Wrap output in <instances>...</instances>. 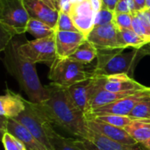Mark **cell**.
I'll use <instances>...</instances> for the list:
<instances>
[{
    "mask_svg": "<svg viewBox=\"0 0 150 150\" xmlns=\"http://www.w3.org/2000/svg\"><path fill=\"white\" fill-rule=\"evenodd\" d=\"M45 87L48 98L40 105L51 123L77 139H86L89 132L86 117L76 105L67 88L53 83Z\"/></svg>",
    "mask_w": 150,
    "mask_h": 150,
    "instance_id": "cell-1",
    "label": "cell"
},
{
    "mask_svg": "<svg viewBox=\"0 0 150 150\" xmlns=\"http://www.w3.org/2000/svg\"><path fill=\"white\" fill-rule=\"evenodd\" d=\"M15 37L3 51L4 64L7 71L17 80L20 89L28 96L29 100L40 104L48 98L47 89L39 79L35 64L18 53L21 42Z\"/></svg>",
    "mask_w": 150,
    "mask_h": 150,
    "instance_id": "cell-2",
    "label": "cell"
},
{
    "mask_svg": "<svg viewBox=\"0 0 150 150\" xmlns=\"http://www.w3.org/2000/svg\"><path fill=\"white\" fill-rule=\"evenodd\" d=\"M124 48L98 50V62L94 67L93 76H106L127 74L132 77L138 62L147 55L144 47L122 52Z\"/></svg>",
    "mask_w": 150,
    "mask_h": 150,
    "instance_id": "cell-3",
    "label": "cell"
},
{
    "mask_svg": "<svg viewBox=\"0 0 150 150\" xmlns=\"http://www.w3.org/2000/svg\"><path fill=\"white\" fill-rule=\"evenodd\" d=\"M30 17L23 0H0L1 51L17 35L26 32Z\"/></svg>",
    "mask_w": 150,
    "mask_h": 150,
    "instance_id": "cell-4",
    "label": "cell"
},
{
    "mask_svg": "<svg viewBox=\"0 0 150 150\" xmlns=\"http://www.w3.org/2000/svg\"><path fill=\"white\" fill-rule=\"evenodd\" d=\"M88 65L70 58L57 57L50 67L48 78L54 84L69 88L79 82L93 77L94 69H89Z\"/></svg>",
    "mask_w": 150,
    "mask_h": 150,
    "instance_id": "cell-5",
    "label": "cell"
},
{
    "mask_svg": "<svg viewBox=\"0 0 150 150\" xmlns=\"http://www.w3.org/2000/svg\"><path fill=\"white\" fill-rule=\"evenodd\" d=\"M14 120L25 127L47 150H53L48 140V134L54 129L53 124L40 104L25 100V109Z\"/></svg>",
    "mask_w": 150,
    "mask_h": 150,
    "instance_id": "cell-6",
    "label": "cell"
},
{
    "mask_svg": "<svg viewBox=\"0 0 150 150\" xmlns=\"http://www.w3.org/2000/svg\"><path fill=\"white\" fill-rule=\"evenodd\" d=\"M18 53L33 63H44L51 67L57 59L55 33L43 39L20 43Z\"/></svg>",
    "mask_w": 150,
    "mask_h": 150,
    "instance_id": "cell-7",
    "label": "cell"
},
{
    "mask_svg": "<svg viewBox=\"0 0 150 150\" xmlns=\"http://www.w3.org/2000/svg\"><path fill=\"white\" fill-rule=\"evenodd\" d=\"M150 95V88L144 91H138L134 94L129 95L127 97H125L116 102H113L112 104L106 105L105 106H102L100 108H98L96 110H93L89 115L86 116V120L97 116H102V115H121V116H128L130 112L133 111V109L135 107V105L143 98Z\"/></svg>",
    "mask_w": 150,
    "mask_h": 150,
    "instance_id": "cell-8",
    "label": "cell"
},
{
    "mask_svg": "<svg viewBox=\"0 0 150 150\" xmlns=\"http://www.w3.org/2000/svg\"><path fill=\"white\" fill-rule=\"evenodd\" d=\"M68 13L78 31L87 38L88 34L94 28L95 17L97 14L91 0H81L71 3Z\"/></svg>",
    "mask_w": 150,
    "mask_h": 150,
    "instance_id": "cell-9",
    "label": "cell"
},
{
    "mask_svg": "<svg viewBox=\"0 0 150 150\" xmlns=\"http://www.w3.org/2000/svg\"><path fill=\"white\" fill-rule=\"evenodd\" d=\"M93 79L98 87L112 92H137L149 88L136 82L127 74L93 76Z\"/></svg>",
    "mask_w": 150,
    "mask_h": 150,
    "instance_id": "cell-10",
    "label": "cell"
},
{
    "mask_svg": "<svg viewBox=\"0 0 150 150\" xmlns=\"http://www.w3.org/2000/svg\"><path fill=\"white\" fill-rule=\"evenodd\" d=\"M87 40L92 43L98 50L122 48L118 42V28L114 23L94 26L88 34Z\"/></svg>",
    "mask_w": 150,
    "mask_h": 150,
    "instance_id": "cell-11",
    "label": "cell"
},
{
    "mask_svg": "<svg viewBox=\"0 0 150 150\" xmlns=\"http://www.w3.org/2000/svg\"><path fill=\"white\" fill-rule=\"evenodd\" d=\"M2 134L7 132L21 142L27 150H47V149L38 141L33 134L22 124L14 119L2 118Z\"/></svg>",
    "mask_w": 150,
    "mask_h": 150,
    "instance_id": "cell-12",
    "label": "cell"
},
{
    "mask_svg": "<svg viewBox=\"0 0 150 150\" xmlns=\"http://www.w3.org/2000/svg\"><path fill=\"white\" fill-rule=\"evenodd\" d=\"M87 40L80 32H55V44L58 58H69Z\"/></svg>",
    "mask_w": 150,
    "mask_h": 150,
    "instance_id": "cell-13",
    "label": "cell"
},
{
    "mask_svg": "<svg viewBox=\"0 0 150 150\" xmlns=\"http://www.w3.org/2000/svg\"><path fill=\"white\" fill-rule=\"evenodd\" d=\"M30 18H34L46 23L51 27H56L59 11L51 8L42 0H23Z\"/></svg>",
    "mask_w": 150,
    "mask_h": 150,
    "instance_id": "cell-14",
    "label": "cell"
},
{
    "mask_svg": "<svg viewBox=\"0 0 150 150\" xmlns=\"http://www.w3.org/2000/svg\"><path fill=\"white\" fill-rule=\"evenodd\" d=\"M94 82L93 77L79 82L69 88H67L72 100L76 105L84 113L85 117L91 112V99L93 91Z\"/></svg>",
    "mask_w": 150,
    "mask_h": 150,
    "instance_id": "cell-15",
    "label": "cell"
},
{
    "mask_svg": "<svg viewBox=\"0 0 150 150\" xmlns=\"http://www.w3.org/2000/svg\"><path fill=\"white\" fill-rule=\"evenodd\" d=\"M87 126L90 129L99 133L105 137L113 140L115 142L128 144V145H134L138 144L127 132L125 128L114 127L104 122L97 121L94 120H87Z\"/></svg>",
    "mask_w": 150,
    "mask_h": 150,
    "instance_id": "cell-16",
    "label": "cell"
},
{
    "mask_svg": "<svg viewBox=\"0 0 150 150\" xmlns=\"http://www.w3.org/2000/svg\"><path fill=\"white\" fill-rule=\"evenodd\" d=\"M25 109V99L18 93L6 89L0 98V114L4 119H15Z\"/></svg>",
    "mask_w": 150,
    "mask_h": 150,
    "instance_id": "cell-17",
    "label": "cell"
},
{
    "mask_svg": "<svg viewBox=\"0 0 150 150\" xmlns=\"http://www.w3.org/2000/svg\"><path fill=\"white\" fill-rule=\"evenodd\" d=\"M83 140L90 142L98 150H147L142 144L138 143L134 145H128L120 143L111 140L90 128L87 138Z\"/></svg>",
    "mask_w": 150,
    "mask_h": 150,
    "instance_id": "cell-18",
    "label": "cell"
},
{
    "mask_svg": "<svg viewBox=\"0 0 150 150\" xmlns=\"http://www.w3.org/2000/svg\"><path fill=\"white\" fill-rule=\"evenodd\" d=\"M48 140L53 150H87L82 139L63 137L56 133L54 129L48 134Z\"/></svg>",
    "mask_w": 150,
    "mask_h": 150,
    "instance_id": "cell-19",
    "label": "cell"
},
{
    "mask_svg": "<svg viewBox=\"0 0 150 150\" xmlns=\"http://www.w3.org/2000/svg\"><path fill=\"white\" fill-rule=\"evenodd\" d=\"M125 129L137 143L143 145L150 140V120H133Z\"/></svg>",
    "mask_w": 150,
    "mask_h": 150,
    "instance_id": "cell-20",
    "label": "cell"
},
{
    "mask_svg": "<svg viewBox=\"0 0 150 150\" xmlns=\"http://www.w3.org/2000/svg\"><path fill=\"white\" fill-rule=\"evenodd\" d=\"M118 42L120 47L124 49L127 47L142 48L148 45L147 41L132 29H118Z\"/></svg>",
    "mask_w": 150,
    "mask_h": 150,
    "instance_id": "cell-21",
    "label": "cell"
},
{
    "mask_svg": "<svg viewBox=\"0 0 150 150\" xmlns=\"http://www.w3.org/2000/svg\"><path fill=\"white\" fill-rule=\"evenodd\" d=\"M98 57V48L87 40L69 58L83 64L91 63Z\"/></svg>",
    "mask_w": 150,
    "mask_h": 150,
    "instance_id": "cell-22",
    "label": "cell"
},
{
    "mask_svg": "<svg viewBox=\"0 0 150 150\" xmlns=\"http://www.w3.org/2000/svg\"><path fill=\"white\" fill-rule=\"evenodd\" d=\"M26 32H28L35 39H43L54 34L56 30L42 21L30 18L27 25Z\"/></svg>",
    "mask_w": 150,
    "mask_h": 150,
    "instance_id": "cell-23",
    "label": "cell"
},
{
    "mask_svg": "<svg viewBox=\"0 0 150 150\" xmlns=\"http://www.w3.org/2000/svg\"><path fill=\"white\" fill-rule=\"evenodd\" d=\"M133 17V30L142 39H144L148 44L150 43V24L147 18L142 11L134 12Z\"/></svg>",
    "mask_w": 150,
    "mask_h": 150,
    "instance_id": "cell-24",
    "label": "cell"
},
{
    "mask_svg": "<svg viewBox=\"0 0 150 150\" xmlns=\"http://www.w3.org/2000/svg\"><path fill=\"white\" fill-rule=\"evenodd\" d=\"M87 120H94L97 121H100V122H104L114 127H121V128H125L126 127H127L131 121L133 120L130 117L128 116H121V115H112V114H109V115H102V116H97V117H93V118H90Z\"/></svg>",
    "mask_w": 150,
    "mask_h": 150,
    "instance_id": "cell-25",
    "label": "cell"
},
{
    "mask_svg": "<svg viewBox=\"0 0 150 150\" xmlns=\"http://www.w3.org/2000/svg\"><path fill=\"white\" fill-rule=\"evenodd\" d=\"M128 117L132 120H150V95L135 105Z\"/></svg>",
    "mask_w": 150,
    "mask_h": 150,
    "instance_id": "cell-26",
    "label": "cell"
},
{
    "mask_svg": "<svg viewBox=\"0 0 150 150\" xmlns=\"http://www.w3.org/2000/svg\"><path fill=\"white\" fill-rule=\"evenodd\" d=\"M56 31H67V32H79L76 27L69 14L66 11H60L57 25L55 27Z\"/></svg>",
    "mask_w": 150,
    "mask_h": 150,
    "instance_id": "cell-27",
    "label": "cell"
},
{
    "mask_svg": "<svg viewBox=\"0 0 150 150\" xmlns=\"http://www.w3.org/2000/svg\"><path fill=\"white\" fill-rule=\"evenodd\" d=\"M115 17V11L109 10L105 7H103L98 12H97L95 17L94 26L104 25L110 23H113Z\"/></svg>",
    "mask_w": 150,
    "mask_h": 150,
    "instance_id": "cell-28",
    "label": "cell"
},
{
    "mask_svg": "<svg viewBox=\"0 0 150 150\" xmlns=\"http://www.w3.org/2000/svg\"><path fill=\"white\" fill-rule=\"evenodd\" d=\"M133 13H116L113 23L119 30L132 29L133 30Z\"/></svg>",
    "mask_w": 150,
    "mask_h": 150,
    "instance_id": "cell-29",
    "label": "cell"
},
{
    "mask_svg": "<svg viewBox=\"0 0 150 150\" xmlns=\"http://www.w3.org/2000/svg\"><path fill=\"white\" fill-rule=\"evenodd\" d=\"M3 134V144L5 150H27L24 144L11 134L4 132Z\"/></svg>",
    "mask_w": 150,
    "mask_h": 150,
    "instance_id": "cell-30",
    "label": "cell"
},
{
    "mask_svg": "<svg viewBox=\"0 0 150 150\" xmlns=\"http://www.w3.org/2000/svg\"><path fill=\"white\" fill-rule=\"evenodd\" d=\"M116 13H134L136 9L133 0H120L116 5L115 11Z\"/></svg>",
    "mask_w": 150,
    "mask_h": 150,
    "instance_id": "cell-31",
    "label": "cell"
},
{
    "mask_svg": "<svg viewBox=\"0 0 150 150\" xmlns=\"http://www.w3.org/2000/svg\"><path fill=\"white\" fill-rule=\"evenodd\" d=\"M120 0H102L103 2V7H105L109 10L115 11L116 5Z\"/></svg>",
    "mask_w": 150,
    "mask_h": 150,
    "instance_id": "cell-32",
    "label": "cell"
},
{
    "mask_svg": "<svg viewBox=\"0 0 150 150\" xmlns=\"http://www.w3.org/2000/svg\"><path fill=\"white\" fill-rule=\"evenodd\" d=\"M136 11H142L146 10V0H133Z\"/></svg>",
    "mask_w": 150,
    "mask_h": 150,
    "instance_id": "cell-33",
    "label": "cell"
},
{
    "mask_svg": "<svg viewBox=\"0 0 150 150\" xmlns=\"http://www.w3.org/2000/svg\"><path fill=\"white\" fill-rule=\"evenodd\" d=\"M91 3L96 11V12H98L103 8V2L102 0H91Z\"/></svg>",
    "mask_w": 150,
    "mask_h": 150,
    "instance_id": "cell-34",
    "label": "cell"
},
{
    "mask_svg": "<svg viewBox=\"0 0 150 150\" xmlns=\"http://www.w3.org/2000/svg\"><path fill=\"white\" fill-rule=\"evenodd\" d=\"M83 140V139H82ZM83 142H84V143H85V146H86V148H87V150H98L90 142H88V141H86V140H83Z\"/></svg>",
    "mask_w": 150,
    "mask_h": 150,
    "instance_id": "cell-35",
    "label": "cell"
},
{
    "mask_svg": "<svg viewBox=\"0 0 150 150\" xmlns=\"http://www.w3.org/2000/svg\"><path fill=\"white\" fill-rule=\"evenodd\" d=\"M42 1H44L47 5H49L51 8H53V9H55V10H57L56 9V6H55V3H54V0H42Z\"/></svg>",
    "mask_w": 150,
    "mask_h": 150,
    "instance_id": "cell-36",
    "label": "cell"
},
{
    "mask_svg": "<svg viewBox=\"0 0 150 150\" xmlns=\"http://www.w3.org/2000/svg\"><path fill=\"white\" fill-rule=\"evenodd\" d=\"M62 0H54V3H55V6H56V9L60 11V3H61Z\"/></svg>",
    "mask_w": 150,
    "mask_h": 150,
    "instance_id": "cell-37",
    "label": "cell"
},
{
    "mask_svg": "<svg viewBox=\"0 0 150 150\" xmlns=\"http://www.w3.org/2000/svg\"><path fill=\"white\" fill-rule=\"evenodd\" d=\"M143 146L145 147V149L147 150H150V140L149 142H147L146 143H144L143 144Z\"/></svg>",
    "mask_w": 150,
    "mask_h": 150,
    "instance_id": "cell-38",
    "label": "cell"
},
{
    "mask_svg": "<svg viewBox=\"0 0 150 150\" xmlns=\"http://www.w3.org/2000/svg\"><path fill=\"white\" fill-rule=\"evenodd\" d=\"M150 9V0H146V10Z\"/></svg>",
    "mask_w": 150,
    "mask_h": 150,
    "instance_id": "cell-39",
    "label": "cell"
},
{
    "mask_svg": "<svg viewBox=\"0 0 150 150\" xmlns=\"http://www.w3.org/2000/svg\"><path fill=\"white\" fill-rule=\"evenodd\" d=\"M149 11H150V9H149Z\"/></svg>",
    "mask_w": 150,
    "mask_h": 150,
    "instance_id": "cell-40",
    "label": "cell"
}]
</instances>
